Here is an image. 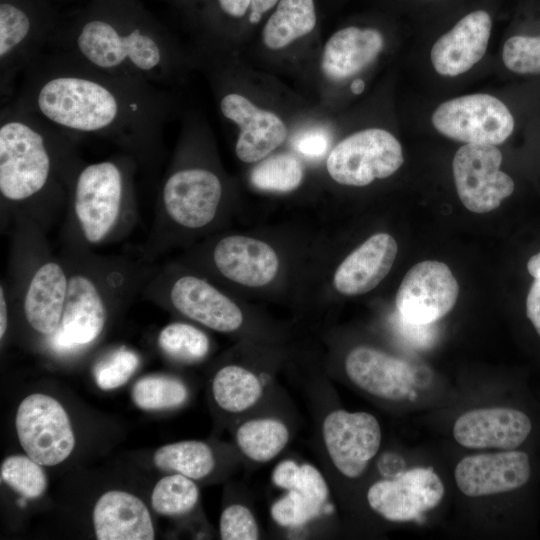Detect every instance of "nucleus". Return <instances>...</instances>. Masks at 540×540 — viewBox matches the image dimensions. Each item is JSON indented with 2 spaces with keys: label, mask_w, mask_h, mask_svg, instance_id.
Segmentation results:
<instances>
[{
  "label": "nucleus",
  "mask_w": 540,
  "mask_h": 540,
  "mask_svg": "<svg viewBox=\"0 0 540 540\" xmlns=\"http://www.w3.org/2000/svg\"><path fill=\"white\" fill-rule=\"evenodd\" d=\"M13 100L67 135L103 138L147 167L157 163L172 108L161 86L100 71L54 49L24 71Z\"/></svg>",
  "instance_id": "nucleus-1"
},
{
  "label": "nucleus",
  "mask_w": 540,
  "mask_h": 540,
  "mask_svg": "<svg viewBox=\"0 0 540 540\" xmlns=\"http://www.w3.org/2000/svg\"><path fill=\"white\" fill-rule=\"evenodd\" d=\"M47 49L161 87L173 81L179 63L172 37L140 0H88L62 13Z\"/></svg>",
  "instance_id": "nucleus-2"
},
{
  "label": "nucleus",
  "mask_w": 540,
  "mask_h": 540,
  "mask_svg": "<svg viewBox=\"0 0 540 540\" xmlns=\"http://www.w3.org/2000/svg\"><path fill=\"white\" fill-rule=\"evenodd\" d=\"M76 139L20 107L0 113V195L10 206L58 201L83 165Z\"/></svg>",
  "instance_id": "nucleus-3"
},
{
  "label": "nucleus",
  "mask_w": 540,
  "mask_h": 540,
  "mask_svg": "<svg viewBox=\"0 0 540 540\" xmlns=\"http://www.w3.org/2000/svg\"><path fill=\"white\" fill-rule=\"evenodd\" d=\"M138 165L124 153L83 164L76 173L69 194L76 224L87 243L108 241L116 235L125 212L132 211Z\"/></svg>",
  "instance_id": "nucleus-4"
},
{
  "label": "nucleus",
  "mask_w": 540,
  "mask_h": 540,
  "mask_svg": "<svg viewBox=\"0 0 540 540\" xmlns=\"http://www.w3.org/2000/svg\"><path fill=\"white\" fill-rule=\"evenodd\" d=\"M62 13L52 0H0V92L7 104L16 78L47 49Z\"/></svg>",
  "instance_id": "nucleus-5"
},
{
  "label": "nucleus",
  "mask_w": 540,
  "mask_h": 540,
  "mask_svg": "<svg viewBox=\"0 0 540 540\" xmlns=\"http://www.w3.org/2000/svg\"><path fill=\"white\" fill-rule=\"evenodd\" d=\"M111 283V279L103 280L100 274L87 266L68 270L61 323L55 333L48 337L49 346L54 352L75 353L101 335L108 318V296L115 295L108 287Z\"/></svg>",
  "instance_id": "nucleus-6"
},
{
  "label": "nucleus",
  "mask_w": 540,
  "mask_h": 540,
  "mask_svg": "<svg viewBox=\"0 0 540 540\" xmlns=\"http://www.w3.org/2000/svg\"><path fill=\"white\" fill-rule=\"evenodd\" d=\"M403 161L399 141L386 130L370 128L340 141L330 152L326 167L337 183L362 187L391 176Z\"/></svg>",
  "instance_id": "nucleus-7"
},
{
  "label": "nucleus",
  "mask_w": 540,
  "mask_h": 540,
  "mask_svg": "<svg viewBox=\"0 0 540 540\" xmlns=\"http://www.w3.org/2000/svg\"><path fill=\"white\" fill-rule=\"evenodd\" d=\"M432 124L442 135L466 144L499 145L513 132L507 106L488 94H470L440 104Z\"/></svg>",
  "instance_id": "nucleus-8"
},
{
  "label": "nucleus",
  "mask_w": 540,
  "mask_h": 540,
  "mask_svg": "<svg viewBox=\"0 0 540 540\" xmlns=\"http://www.w3.org/2000/svg\"><path fill=\"white\" fill-rule=\"evenodd\" d=\"M15 425L22 448L42 466L60 464L74 449L75 437L68 414L49 395L27 396L18 407Z\"/></svg>",
  "instance_id": "nucleus-9"
},
{
  "label": "nucleus",
  "mask_w": 540,
  "mask_h": 540,
  "mask_svg": "<svg viewBox=\"0 0 540 540\" xmlns=\"http://www.w3.org/2000/svg\"><path fill=\"white\" fill-rule=\"evenodd\" d=\"M502 154L495 145L465 144L453 158V177L463 205L474 213L498 208L514 191L513 179L500 170Z\"/></svg>",
  "instance_id": "nucleus-10"
},
{
  "label": "nucleus",
  "mask_w": 540,
  "mask_h": 540,
  "mask_svg": "<svg viewBox=\"0 0 540 540\" xmlns=\"http://www.w3.org/2000/svg\"><path fill=\"white\" fill-rule=\"evenodd\" d=\"M222 195L221 179L213 170L180 166L165 177L160 202L171 221L186 229H200L215 218Z\"/></svg>",
  "instance_id": "nucleus-11"
},
{
  "label": "nucleus",
  "mask_w": 540,
  "mask_h": 540,
  "mask_svg": "<svg viewBox=\"0 0 540 540\" xmlns=\"http://www.w3.org/2000/svg\"><path fill=\"white\" fill-rule=\"evenodd\" d=\"M458 293L457 280L446 264L419 262L405 274L397 291L399 318L414 324H432L452 310Z\"/></svg>",
  "instance_id": "nucleus-12"
},
{
  "label": "nucleus",
  "mask_w": 540,
  "mask_h": 540,
  "mask_svg": "<svg viewBox=\"0 0 540 540\" xmlns=\"http://www.w3.org/2000/svg\"><path fill=\"white\" fill-rule=\"evenodd\" d=\"M322 436L334 467L351 479L365 472L382 439L381 427L374 415L341 409L324 418Z\"/></svg>",
  "instance_id": "nucleus-13"
},
{
  "label": "nucleus",
  "mask_w": 540,
  "mask_h": 540,
  "mask_svg": "<svg viewBox=\"0 0 540 540\" xmlns=\"http://www.w3.org/2000/svg\"><path fill=\"white\" fill-rule=\"evenodd\" d=\"M440 477L430 468H413L394 479L380 480L367 491L373 511L392 522H406L435 508L444 496Z\"/></svg>",
  "instance_id": "nucleus-14"
},
{
  "label": "nucleus",
  "mask_w": 540,
  "mask_h": 540,
  "mask_svg": "<svg viewBox=\"0 0 540 540\" xmlns=\"http://www.w3.org/2000/svg\"><path fill=\"white\" fill-rule=\"evenodd\" d=\"M531 468L523 451L468 455L456 465L454 477L459 490L479 497L516 490L527 483Z\"/></svg>",
  "instance_id": "nucleus-15"
},
{
  "label": "nucleus",
  "mask_w": 540,
  "mask_h": 540,
  "mask_svg": "<svg viewBox=\"0 0 540 540\" xmlns=\"http://www.w3.org/2000/svg\"><path fill=\"white\" fill-rule=\"evenodd\" d=\"M219 107L222 115L240 129L235 153L242 162L263 159L287 137V128L276 114L255 106L241 94L223 95Z\"/></svg>",
  "instance_id": "nucleus-16"
},
{
  "label": "nucleus",
  "mask_w": 540,
  "mask_h": 540,
  "mask_svg": "<svg viewBox=\"0 0 540 540\" xmlns=\"http://www.w3.org/2000/svg\"><path fill=\"white\" fill-rule=\"evenodd\" d=\"M532 424L522 411L506 408H480L462 414L453 427L457 443L466 448L512 450L529 436Z\"/></svg>",
  "instance_id": "nucleus-17"
},
{
  "label": "nucleus",
  "mask_w": 540,
  "mask_h": 540,
  "mask_svg": "<svg viewBox=\"0 0 540 540\" xmlns=\"http://www.w3.org/2000/svg\"><path fill=\"white\" fill-rule=\"evenodd\" d=\"M345 371L361 390L388 400L406 398L415 383L407 362L367 346L355 347L347 354Z\"/></svg>",
  "instance_id": "nucleus-18"
},
{
  "label": "nucleus",
  "mask_w": 540,
  "mask_h": 540,
  "mask_svg": "<svg viewBox=\"0 0 540 540\" xmlns=\"http://www.w3.org/2000/svg\"><path fill=\"white\" fill-rule=\"evenodd\" d=\"M172 306L182 315L218 332H233L243 323L237 304L206 280L184 275L170 287Z\"/></svg>",
  "instance_id": "nucleus-19"
},
{
  "label": "nucleus",
  "mask_w": 540,
  "mask_h": 540,
  "mask_svg": "<svg viewBox=\"0 0 540 540\" xmlns=\"http://www.w3.org/2000/svg\"><path fill=\"white\" fill-rule=\"evenodd\" d=\"M492 29L490 15L483 10L463 17L433 45L430 58L443 76H458L471 69L484 56Z\"/></svg>",
  "instance_id": "nucleus-20"
},
{
  "label": "nucleus",
  "mask_w": 540,
  "mask_h": 540,
  "mask_svg": "<svg viewBox=\"0 0 540 540\" xmlns=\"http://www.w3.org/2000/svg\"><path fill=\"white\" fill-rule=\"evenodd\" d=\"M213 260L224 277L248 287L269 284L279 269V258L269 244L241 235L222 238L213 250Z\"/></svg>",
  "instance_id": "nucleus-21"
},
{
  "label": "nucleus",
  "mask_w": 540,
  "mask_h": 540,
  "mask_svg": "<svg viewBox=\"0 0 540 540\" xmlns=\"http://www.w3.org/2000/svg\"><path fill=\"white\" fill-rule=\"evenodd\" d=\"M67 288L68 270L57 260H45L32 272L23 295V311L38 334L49 337L60 326Z\"/></svg>",
  "instance_id": "nucleus-22"
},
{
  "label": "nucleus",
  "mask_w": 540,
  "mask_h": 540,
  "mask_svg": "<svg viewBox=\"0 0 540 540\" xmlns=\"http://www.w3.org/2000/svg\"><path fill=\"white\" fill-rule=\"evenodd\" d=\"M397 251V243L391 235H372L338 266L333 277L335 289L346 296L374 289L391 270Z\"/></svg>",
  "instance_id": "nucleus-23"
},
{
  "label": "nucleus",
  "mask_w": 540,
  "mask_h": 540,
  "mask_svg": "<svg viewBox=\"0 0 540 540\" xmlns=\"http://www.w3.org/2000/svg\"><path fill=\"white\" fill-rule=\"evenodd\" d=\"M99 540H152L155 531L149 510L137 496L120 490L102 494L93 509Z\"/></svg>",
  "instance_id": "nucleus-24"
},
{
  "label": "nucleus",
  "mask_w": 540,
  "mask_h": 540,
  "mask_svg": "<svg viewBox=\"0 0 540 540\" xmlns=\"http://www.w3.org/2000/svg\"><path fill=\"white\" fill-rule=\"evenodd\" d=\"M284 489L287 493L271 507L272 519L282 527H298L314 519L329 495L321 472L311 464H297Z\"/></svg>",
  "instance_id": "nucleus-25"
},
{
  "label": "nucleus",
  "mask_w": 540,
  "mask_h": 540,
  "mask_svg": "<svg viewBox=\"0 0 540 540\" xmlns=\"http://www.w3.org/2000/svg\"><path fill=\"white\" fill-rule=\"evenodd\" d=\"M383 46V36L376 29L343 28L334 33L324 47L322 71L334 81L348 79L372 63Z\"/></svg>",
  "instance_id": "nucleus-26"
},
{
  "label": "nucleus",
  "mask_w": 540,
  "mask_h": 540,
  "mask_svg": "<svg viewBox=\"0 0 540 540\" xmlns=\"http://www.w3.org/2000/svg\"><path fill=\"white\" fill-rule=\"evenodd\" d=\"M315 25L313 0H279L264 25L263 42L270 49H281L310 33Z\"/></svg>",
  "instance_id": "nucleus-27"
},
{
  "label": "nucleus",
  "mask_w": 540,
  "mask_h": 540,
  "mask_svg": "<svg viewBox=\"0 0 540 540\" xmlns=\"http://www.w3.org/2000/svg\"><path fill=\"white\" fill-rule=\"evenodd\" d=\"M262 384L255 373L240 365H227L215 374L212 393L215 402L230 413H241L262 396Z\"/></svg>",
  "instance_id": "nucleus-28"
},
{
  "label": "nucleus",
  "mask_w": 540,
  "mask_h": 540,
  "mask_svg": "<svg viewBox=\"0 0 540 540\" xmlns=\"http://www.w3.org/2000/svg\"><path fill=\"white\" fill-rule=\"evenodd\" d=\"M287 426L276 418H255L242 423L236 431V443L250 460L265 463L274 459L289 441Z\"/></svg>",
  "instance_id": "nucleus-29"
},
{
  "label": "nucleus",
  "mask_w": 540,
  "mask_h": 540,
  "mask_svg": "<svg viewBox=\"0 0 540 540\" xmlns=\"http://www.w3.org/2000/svg\"><path fill=\"white\" fill-rule=\"evenodd\" d=\"M153 462L160 470L178 473L193 480L206 477L215 466L211 448L197 440L164 445L154 453Z\"/></svg>",
  "instance_id": "nucleus-30"
},
{
  "label": "nucleus",
  "mask_w": 540,
  "mask_h": 540,
  "mask_svg": "<svg viewBox=\"0 0 540 540\" xmlns=\"http://www.w3.org/2000/svg\"><path fill=\"white\" fill-rule=\"evenodd\" d=\"M303 175V166L297 157L280 153L255 166L250 180L254 187L263 191L290 192L300 186Z\"/></svg>",
  "instance_id": "nucleus-31"
},
{
  "label": "nucleus",
  "mask_w": 540,
  "mask_h": 540,
  "mask_svg": "<svg viewBox=\"0 0 540 540\" xmlns=\"http://www.w3.org/2000/svg\"><path fill=\"white\" fill-rule=\"evenodd\" d=\"M199 490L193 479L173 473L161 478L153 488L151 504L155 512L178 516L191 511L197 504Z\"/></svg>",
  "instance_id": "nucleus-32"
},
{
  "label": "nucleus",
  "mask_w": 540,
  "mask_h": 540,
  "mask_svg": "<svg viewBox=\"0 0 540 540\" xmlns=\"http://www.w3.org/2000/svg\"><path fill=\"white\" fill-rule=\"evenodd\" d=\"M188 391L180 380L161 375L145 376L132 389L134 403L143 410L174 408L187 399Z\"/></svg>",
  "instance_id": "nucleus-33"
},
{
  "label": "nucleus",
  "mask_w": 540,
  "mask_h": 540,
  "mask_svg": "<svg viewBox=\"0 0 540 540\" xmlns=\"http://www.w3.org/2000/svg\"><path fill=\"white\" fill-rule=\"evenodd\" d=\"M158 344L169 357L186 363L203 359L209 351V339L200 329L186 323L174 322L165 326Z\"/></svg>",
  "instance_id": "nucleus-34"
},
{
  "label": "nucleus",
  "mask_w": 540,
  "mask_h": 540,
  "mask_svg": "<svg viewBox=\"0 0 540 540\" xmlns=\"http://www.w3.org/2000/svg\"><path fill=\"white\" fill-rule=\"evenodd\" d=\"M42 465L26 455H12L1 464V479L23 497L35 499L47 487Z\"/></svg>",
  "instance_id": "nucleus-35"
},
{
  "label": "nucleus",
  "mask_w": 540,
  "mask_h": 540,
  "mask_svg": "<svg viewBox=\"0 0 540 540\" xmlns=\"http://www.w3.org/2000/svg\"><path fill=\"white\" fill-rule=\"evenodd\" d=\"M138 355L126 347H120L93 368L96 384L102 390H112L125 384L139 366Z\"/></svg>",
  "instance_id": "nucleus-36"
},
{
  "label": "nucleus",
  "mask_w": 540,
  "mask_h": 540,
  "mask_svg": "<svg viewBox=\"0 0 540 540\" xmlns=\"http://www.w3.org/2000/svg\"><path fill=\"white\" fill-rule=\"evenodd\" d=\"M505 66L518 74L540 73V36H513L509 38L502 52Z\"/></svg>",
  "instance_id": "nucleus-37"
},
{
  "label": "nucleus",
  "mask_w": 540,
  "mask_h": 540,
  "mask_svg": "<svg viewBox=\"0 0 540 540\" xmlns=\"http://www.w3.org/2000/svg\"><path fill=\"white\" fill-rule=\"evenodd\" d=\"M220 537L223 540H256L259 528L251 510L242 504L226 507L219 520Z\"/></svg>",
  "instance_id": "nucleus-38"
},
{
  "label": "nucleus",
  "mask_w": 540,
  "mask_h": 540,
  "mask_svg": "<svg viewBox=\"0 0 540 540\" xmlns=\"http://www.w3.org/2000/svg\"><path fill=\"white\" fill-rule=\"evenodd\" d=\"M329 145V133L322 127L303 130L292 138L295 151L310 159L322 158L327 153Z\"/></svg>",
  "instance_id": "nucleus-39"
},
{
  "label": "nucleus",
  "mask_w": 540,
  "mask_h": 540,
  "mask_svg": "<svg viewBox=\"0 0 540 540\" xmlns=\"http://www.w3.org/2000/svg\"><path fill=\"white\" fill-rule=\"evenodd\" d=\"M527 270L534 280L526 299V313L540 335V252L528 260Z\"/></svg>",
  "instance_id": "nucleus-40"
},
{
  "label": "nucleus",
  "mask_w": 540,
  "mask_h": 540,
  "mask_svg": "<svg viewBox=\"0 0 540 540\" xmlns=\"http://www.w3.org/2000/svg\"><path fill=\"white\" fill-rule=\"evenodd\" d=\"M221 13L228 17L240 18L250 9L251 0H214Z\"/></svg>",
  "instance_id": "nucleus-41"
},
{
  "label": "nucleus",
  "mask_w": 540,
  "mask_h": 540,
  "mask_svg": "<svg viewBox=\"0 0 540 540\" xmlns=\"http://www.w3.org/2000/svg\"><path fill=\"white\" fill-rule=\"evenodd\" d=\"M278 0H251L249 22L257 24L264 13L269 11Z\"/></svg>",
  "instance_id": "nucleus-42"
},
{
  "label": "nucleus",
  "mask_w": 540,
  "mask_h": 540,
  "mask_svg": "<svg viewBox=\"0 0 540 540\" xmlns=\"http://www.w3.org/2000/svg\"><path fill=\"white\" fill-rule=\"evenodd\" d=\"M8 326V308L4 286L0 287V339L2 340Z\"/></svg>",
  "instance_id": "nucleus-43"
},
{
  "label": "nucleus",
  "mask_w": 540,
  "mask_h": 540,
  "mask_svg": "<svg viewBox=\"0 0 540 540\" xmlns=\"http://www.w3.org/2000/svg\"><path fill=\"white\" fill-rule=\"evenodd\" d=\"M364 88H365V83L360 78L353 80L350 86L352 93L356 95L361 94Z\"/></svg>",
  "instance_id": "nucleus-44"
},
{
  "label": "nucleus",
  "mask_w": 540,
  "mask_h": 540,
  "mask_svg": "<svg viewBox=\"0 0 540 540\" xmlns=\"http://www.w3.org/2000/svg\"><path fill=\"white\" fill-rule=\"evenodd\" d=\"M55 3H63V2H71V1H77V0H52Z\"/></svg>",
  "instance_id": "nucleus-45"
}]
</instances>
